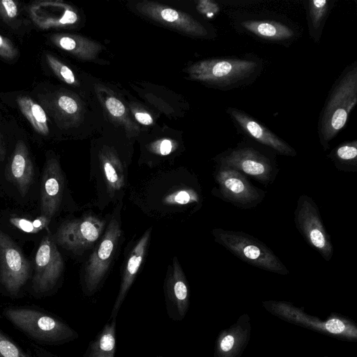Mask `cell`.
I'll return each instance as SVG.
<instances>
[{
    "instance_id": "obj_17",
    "label": "cell",
    "mask_w": 357,
    "mask_h": 357,
    "mask_svg": "<svg viewBox=\"0 0 357 357\" xmlns=\"http://www.w3.org/2000/svg\"><path fill=\"white\" fill-rule=\"evenodd\" d=\"M29 13L33 22L41 29L72 24L77 20L73 10L58 1H36L30 6Z\"/></svg>"
},
{
    "instance_id": "obj_6",
    "label": "cell",
    "mask_w": 357,
    "mask_h": 357,
    "mask_svg": "<svg viewBox=\"0 0 357 357\" xmlns=\"http://www.w3.org/2000/svg\"><path fill=\"white\" fill-rule=\"evenodd\" d=\"M121 235L119 222L114 218L112 219L86 264L83 284L84 291L86 296H93L102 283L114 256Z\"/></svg>"
},
{
    "instance_id": "obj_14",
    "label": "cell",
    "mask_w": 357,
    "mask_h": 357,
    "mask_svg": "<svg viewBox=\"0 0 357 357\" xmlns=\"http://www.w3.org/2000/svg\"><path fill=\"white\" fill-rule=\"evenodd\" d=\"M251 331V319L244 313L218 333L213 357H241L250 342Z\"/></svg>"
},
{
    "instance_id": "obj_7",
    "label": "cell",
    "mask_w": 357,
    "mask_h": 357,
    "mask_svg": "<svg viewBox=\"0 0 357 357\" xmlns=\"http://www.w3.org/2000/svg\"><path fill=\"white\" fill-rule=\"evenodd\" d=\"M294 222L306 242L325 260L330 261L333 254V246L317 206L311 197L305 195L300 196L294 212Z\"/></svg>"
},
{
    "instance_id": "obj_5",
    "label": "cell",
    "mask_w": 357,
    "mask_h": 357,
    "mask_svg": "<svg viewBox=\"0 0 357 357\" xmlns=\"http://www.w3.org/2000/svg\"><path fill=\"white\" fill-rule=\"evenodd\" d=\"M215 241L241 260L261 269L280 275L289 271L263 242L243 231L215 229Z\"/></svg>"
},
{
    "instance_id": "obj_16",
    "label": "cell",
    "mask_w": 357,
    "mask_h": 357,
    "mask_svg": "<svg viewBox=\"0 0 357 357\" xmlns=\"http://www.w3.org/2000/svg\"><path fill=\"white\" fill-rule=\"evenodd\" d=\"M227 113L243 132L260 144L282 155H296V151L290 145L250 115L233 107H229Z\"/></svg>"
},
{
    "instance_id": "obj_11",
    "label": "cell",
    "mask_w": 357,
    "mask_h": 357,
    "mask_svg": "<svg viewBox=\"0 0 357 357\" xmlns=\"http://www.w3.org/2000/svg\"><path fill=\"white\" fill-rule=\"evenodd\" d=\"M33 288L38 294L47 292L57 283L63 270V261L50 235L45 236L35 257Z\"/></svg>"
},
{
    "instance_id": "obj_27",
    "label": "cell",
    "mask_w": 357,
    "mask_h": 357,
    "mask_svg": "<svg viewBox=\"0 0 357 357\" xmlns=\"http://www.w3.org/2000/svg\"><path fill=\"white\" fill-rule=\"evenodd\" d=\"M328 157L340 170L356 171L357 165V142H344L332 150Z\"/></svg>"
},
{
    "instance_id": "obj_9",
    "label": "cell",
    "mask_w": 357,
    "mask_h": 357,
    "mask_svg": "<svg viewBox=\"0 0 357 357\" xmlns=\"http://www.w3.org/2000/svg\"><path fill=\"white\" fill-rule=\"evenodd\" d=\"M29 263L10 236L0 230V282L11 295H16L26 282Z\"/></svg>"
},
{
    "instance_id": "obj_41",
    "label": "cell",
    "mask_w": 357,
    "mask_h": 357,
    "mask_svg": "<svg viewBox=\"0 0 357 357\" xmlns=\"http://www.w3.org/2000/svg\"><path fill=\"white\" fill-rule=\"evenodd\" d=\"M320 357H329V356H320Z\"/></svg>"
},
{
    "instance_id": "obj_10",
    "label": "cell",
    "mask_w": 357,
    "mask_h": 357,
    "mask_svg": "<svg viewBox=\"0 0 357 357\" xmlns=\"http://www.w3.org/2000/svg\"><path fill=\"white\" fill-rule=\"evenodd\" d=\"M105 221L93 215L63 222L56 234L57 243L74 252L90 248L100 238Z\"/></svg>"
},
{
    "instance_id": "obj_13",
    "label": "cell",
    "mask_w": 357,
    "mask_h": 357,
    "mask_svg": "<svg viewBox=\"0 0 357 357\" xmlns=\"http://www.w3.org/2000/svg\"><path fill=\"white\" fill-rule=\"evenodd\" d=\"M167 314L170 319L181 321L186 316L190 306L188 281L176 257L164 285Z\"/></svg>"
},
{
    "instance_id": "obj_24",
    "label": "cell",
    "mask_w": 357,
    "mask_h": 357,
    "mask_svg": "<svg viewBox=\"0 0 357 357\" xmlns=\"http://www.w3.org/2000/svg\"><path fill=\"white\" fill-rule=\"evenodd\" d=\"M333 0H310L305 8L310 34L318 42L322 33L326 20L334 6Z\"/></svg>"
},
{
    "instance_id": "obj_22",
    "label": "cell",
    "mask_w": 357,
    "mask_h": 357,
    "mask_svg": "<svg viewBox=\"0 0 357 357\" xmlns=\"http://www.w3.org/2000/svg\"><path fill=\"white\" fill-rule=\"evenodd\" d=\"M116 319H109L89 342L82 357H115Z\"/></svg>"
},
{
    "instance_id": "obj_33",
    "label": "cell",
    "mask_w": 357,
    "mask_h": 357,
    "mask_svg": "<svg viewBox=\"0 0 357 357\" xmlns=\"http://www.w3.org/2000/svg\"><path fill=\"white\" fill-rule=\"evenodd\" d=\"M18 55V50L8 38L0 34V57L13 60Z\"/></svg>"
},
{
    "instance_id": "obj_18",
    "label": "cell",
    "mask_w": 357,
    "mask_h": 357,
    "mask_svg": "<svg viewBox=\"0 0 357 357\" xmlns=\"http://www.w3.org/2000/svg\"><path fill=\"white\" fill-rule=\"evenodd\" d=\"M151 230L149 229L146 231L130 252L122 273L119 290L112 307L109 319H116L121 305L137 276L147 251Z\"/></svg>"
},
{
    "instance_id": "obj_40",
    "label": "cell",
    "mask_w": 357,
    "mask_h": 357,
    "mask_svg": "<svg viewBox=\"0 0 357 357\" xmlns=\"http://www.w3.org/2000/svg\"><path fill=\"white\" fill-rule=\"evenodd\" d=\"M151 357H164V356H151Z\"/></svg>"
},
{
    "instance_id": "obj_26",
    "label": "cell",
    "mask_w": 357,
    "mask_h": 357,
    "mask_svg": "<svg viewBox=\"0 0 357 357\" xmlns=\"http://www.w3.org/2000/svg\"><path fill=\"white\" fill-rule=\"evenodd\" d=\"M101 166L107 192L112 196L125 186V174L123 167L119 160L108 155H102Z\"/></svg>"
},
{
    "instance_id": "obj_1",
    "label": "cell",
    "mask_w": 357,
    "mask_h": 357,
    "mask_svg": "<svg viewBox=\"0 0 357 357\" xmlns=\"http://www.w3.org/2000/svg\"><path fill=\"white\" fill-rule=\"evenodd\" d=\"M357 102V62L347 66L334 84L318 123L320 143L327 150L330 142L347 123Z\"/></svg>"
},
{
    "instance_id": "obj_31",
    "label": "cell",
    "mask_w": 357,
    "mask_h": 357,
    "mask_svg": "<svg viewBox=\"0 0 357 357\" xmlns=\"http://www.w3.org/2000/svg\"><path fill=\"white\" fill-rule=\"evenodd\" d=\"M198 194L192 189H181L169 194L165 202L169 204H187L198 202Z\"/></svg>"
},
{
    "instance_id": "obj_35",
    "label": "cell",
    "mask_w": 357,
    "mask_h": 357,
    "mask_svg": "<svg viewBox=\"0 0 357 357\" xmlns=\"http://www.w3.org/2000/svg\"><path fill=\"white\" fill-rule=\"evenodd\" d=\"M199 8L202 13L212 16L219 11L218 5L211 1H203L200 2Z\"/></svg>"
},
{
    "instance_id": "obj_19",
    "label": "cell",
    "mask_w": 357,
    "mask_h": 357,
    "mask_svg": "<svg viewBox=\"0 0 357 357\" xmlns=\"http://www.w3.org/2000/svg\"><path fill=\"white\" fill-rule=\"evenodd\" d=\"M34 169L28 148L22 140H19L10 158L7 177L24 197L32 183Z\"/></svg>"
},
{
    "instance_id": "obj_36",
    "label": "cell",
    "mask_w": 357,
    "mask_h": 357,
    "mask_svg": "<svg viewBox=\"0 0 357 357\" xmlns=\"http://www.w3.org/2000/svg\"><path fill=\"white\" fill-rule=\"evenodd\" d=\"M172 143L169 139H164L158 146V152L163 155L170 153L172 151Z\"/></svg>"
},
{
    "instance_id": "obj_4",
    "label": "cell",
    "mask_w": 357,
    "mask_h": 357,
    "mask_svg": "<svg viewBox=\"0 0 357 357\" xmlns=\"http://www.w3.org/2000/svg\"><path fill=\"white\" fill-rule=\"evenodd\" d=\"M262 69L257 58H227L201 61L192 68L194 77L208 84L226 89L251 82Z\"/></svg>"
},
{
    "instance_id": "obj_21",
    "label": "cell",
    "mask_w": 357,
    "mask_h": 357,
    "mask_svg": "<svg viewBox=\"0 0 357 357\" xmlns=\"http://www.w3.org/2000/svg\"><path fill=\"white\" fill-rule=\"evenodd\" d=\"M144 7L149 15L158 20L168 22L195 36H203L207 34L206 29L199 22L189 16L179 13L174 9L160 6L154 3L152 5L148 3Z\"/></svg>"
},
{
    "instance_id": "obj_12",
    "label": "cell",
    "mask_w": 357,
    "mask_h": 357,
    "mask_svg": "<svg viewBox=\"0 0 357 357\" xmlns=\"http://www.w3.org/2000/svg\"><path fill=\"white\" fill-rule=\"evenodd\" d=\"M220 165L248 175L263 184L273 180L275 169L271 160L252 147L238 146L220 159Z\"/></svg>"
},
{
    "instance_id": "obj_32",
    "label": "cell",
    "mask_w": 357,
    "mask_h": 357,
    "mask_svg": "<svg viewBox=\"0 0 357 357\" xmlns=\"http://www.w3.org/2000/svg\"><path fill=\"white\" fill-rule=\"evenodd\" d=\"M17 3L13 0H0V17L6 23L13 22L18 17Z\"/></svg>"
},
{
    "instance_id": "obj_3",
    "label": "cell",
    "mask_w": 357,
    "mask_h": 357,
    "mask_svg": "<svg viewBox=\"0 0 357 357\" xmlns=\"http://www.w3.org/2000/svg\"><path fill=\"white\" fill-rule=\"evenodd\" d=\"M262 304L268 312L289 323L341 340L355 342L357 340L356 324L348 317L332 313L326 320H321L287 301H266Z\"/></svg>"
},
{
    "instance_id": "obj_37",
    "label": "cell",
    "mask_w": 357,
    "mask_h": 357,
    "mask_svg": "<svg viewBox=\"0 0 357 357\" xmlns=\"http://www.w3.org/2000/svg\"><path fill=\"white\" fill-rule=\"evenodd\" d=\"M135 116V119L142 124L150 125L153 123L151 116L147 113L136 112Z\"/></svg>"
},
{
    "instance_id": "obj_30",
    "label": "cell",
    "mask_w": 357,
    "mask_h": 357,
    "mask_svg": "<svg viewBox=\"0 0 357 357\" xmlns=\"http://www.w3.org/2000/svg\"><path fill=\"white\" fill-rule=\"evenodd\" d=\"M0 357H31L0 330Z\"/></svg>"
},
{
    "instance_id": "obj_25",
    "label": "cell",
    "mask_w": 357,
    "mask_h": 357,
    "mask_svg": "<svg viewBox=\"0 0 357 357\" xmlns=\"http://www.w3.org/2000/svg\"><path fill=\"white\" fill-rule=\"evenodd\" d=\"M17 102L21 112L33 128L38 134L47 136L49 134L47 116L43 107L26 96L18 97Z\"/></svg>"
},
{
    "instance_id": "obj_8",
    "label": "cell",
    "mask_w": 357,
    "mask_h": 357,
    "mask_svg": "<svg viewBox=\"0 0 357 357\" xmlns=\"http://www.w3.org/2000/svg\"><path fill=\"white\" fill-rule=\"evenodd\" d=\"M215 178L222 199L238 207H255L264 197V191L256 188L245 175L231 167L220 165Z\"/></svg>"
},
{
    "instance_id": "obj_38",
    "label": "cell",
    "mask_w": 357,
    "mask_h": 357,
    "mask_svg": "<svg viewBox=\"0 0 357 357\" xmlns=\"http://www.w3.org/2000/svg\"><path fill=\"white\" fill-rule=\"evenodd\" d=\"M36 354L38 357H58L40 348H36Z\"/></svg>"
},
{
    "instance_id": "obj_28",
    "label": "cell",
    "mask_w": 357,
    "mask_h": 357,
    "mask_svg": "<svg viewBox=\"0 0 357 357\" xmlns=\"http://www.w3.org/2000/svg\"><path fill=\"white\" fill-rule=\"evenodd\" d=\"M10 222L13 226L23 231L36 233L47 226L50 220L40 215V218L35 220L11 218Z\"/></svg>"
},
{
    "instance_id": "obj_23",
    "label": "cell",
    "mask_w": 357,
    "mask_h": 357,
    "mask_svg": "<svg viewBox=\"0 0 357 357\" xmlns=\"http://www.w3.org/2000/svg\"><path fill=\"white\" fill-rule=\"evenodd\" d=\"M40 105L56 121H64L67 116L77 114L78 104L70 96L61 93H52L40 97Z\"/></svg>"
},
{
    "instance_id": "obj_34",
    "label": "cell",
    "mask_w": 357,
    "mask_h": 357,
    "mask_svg": "<svg viewBox=\"0 0 357 357\" xmlns=\"http://www.w3.org/2000/svg\"><path fill=\"white\" fill-rule=\"evenodd\" d=\"M106 107L109 113L116 117H120L125 113V107L123 103L115 98H109L106 100Z\"/></svg>"
},
{
    "instance_id": "obj_20",
    "label": "cell",
    "mask_w": 357,
    "mask_h": 357,
    "mask_svg": "<svg viewBox=\"0 0 357 357\" xmlns=\"http://www.w3.org/2000/svg\"><path fill=\"white\" fill-rule=\"evenodd\" d=\"M242 29L258 38L272 41L284 42L295 36L294 31L280 22L269 20H245L239 22Z\"/></svg>"
},
{
    "instance_id": "obj_2",
    "label": "cell",
    "mask_w": 357,
    "mask_h": 357,
    "mask_svg": "<svg viewBox=\"0 0 357 357\" xmlns=\"http://www.w3.org/2000/svg\"><path fill=\"white\" fill-rule=\"evenodd\" d=\"M3 314L29 337L41 343L60 345L77 340L78 333L49 313L26 307H9Z\"/></svg>"
},
{
    "instance_id": "obj_15",
    "label": "cell",
    "mask_w": 357,
    "mask_h": 357,
    "mask_svg": "<svg viewBox=\"0 0 357 357\" xmlns=\"http://www.w3.org/2000/svg\"><path fill=\"white\" fill-rule=\"evenodd\" d=\"M63 176L55 158L47 159L43 167L40 190L41 216L51 220L57 212L63 196Z\"/></svg>"
},
{
    "instance_id": "obj_29",
    "label": "cell",
    "mask_w": 357,
    "mask_h": 357,
    "mask_svg": "<svg viewBox=\"0 0 357 357\" xmlns=\"http://www.w3.org/2000/svg\"><path fill=\"white\" fill-rule=\"evenodd\" d=\"M45 59L49 67L57 77L68 84H75V77L67 66L50 54H46Z\"/></svg>"
},
{
    "instance_id": "obj_39",
    "label": "cell",
    "mask_w": 357,
    "mask_h": 357,
    "mask_svg": "<svg viewBox=\"0 0 357 357\" xmlns=\"http://www.w3.org/2000/svg\"><path fill=\"white\" fill-rule=\"evenodd\" d=\"M6 155V149L4 146L3 138L0 133V165L3 161Z\"/></svg>"
}]
</instances>
